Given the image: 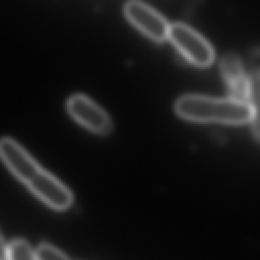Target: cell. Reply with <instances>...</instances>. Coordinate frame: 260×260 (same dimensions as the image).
<instances>
[{
  "mask_svg": "<svg viewBox=\"0 0 260 260\" xmlns=\"http://www.w3.org/2000/svg\"><path fill=\"white\" fill-rule=\"evenodd\" d=\"M1 156L10 172L50 207L64 210L72 203L70 190L45 171L15 140L5 137L0 144Z\"/></svg>",
  "mask_w": 260,
  "mask_h": 260,
  "instance_id": "1",
  "label": "cell"
},
{
  "mask_svg": "<svg viewBox=\"0 0 260 260\" xmlns=\"http://www.w3.org/2000/svg\"><path fill=\"white\" fill-rule=\"evenodd\" d=\"M175 110L181 118L199 123L240 125L251 122L252 119L250 104L232 98L215 99L188 94L177 101Z\"/></svg>",
  "mask_w": 260,
  "mask_h": 260,
  "instance_id": "2",
  "label": "cell"
},
{
  "mask_svg": "<svg viewBox=\"0 0 260 260\" xmlns=\"http://www.w3.org/2000/svg\"><path fill=\"white\" fill-rule=\"evenodd\" d=\"M169 39L178 51L193 65L209 66L214 59V52L210 44L197 31L183 23L170 25Z\"/></svg>",
  "mask_w": 260,
  "mask_h": 260,
  "instance_id": "3",
  "label": "cell"
},
{
  "mask_svg": "<svg viewBox=\"0 0 260 260\" xmlns=\"http://www.w3.org/2000/svg\"><path fill=\"white\" fill-rule=\"evenodd\" d=\"M124 14L136 28L151 40L164 42L169 38V23L147 4L138 0H130L124 6Z\"/></svg>",
  "mask_w": 260,
  "mask_h": 260,
  "instance_id": "4",
  "label": "cell"
},
{
  "mask_svg": "<svg viewBox=\"0 0 260 260\" xmlns=\"http://www.w3.org/2000/svg\"><path fill=\"white\" fill-rule=\"evenodd\" d=\"M67 111L74 120L94 133L107 134L112 130V121L108 114L83 94L69 98Z\"/></svg>",
  "mask_w": 260,
  "mask_h": 260,
  "instance_id": "5",
  "label": "cell"
},
{
  "mask_svg": "<svg viewBox=\"0 0 260 260\" xmlns=\"http://www.w3.org/2000/svg\"><path fill=\"white\" fill-rule=\"evenodd\" d=\"M220 71L232 99L249 103L250 76L235 54H226L220 61Z\"/></svg>",
  "mask_w": 260,
  "mask_h": 260,
  "instance_id": "6",
  "label": "cell"
},
{
  "mask_svg": "<svg viewBox=\"0 0 260 260\" xmlns=\"http://www.w3.org/2000/svg\"><path fill=\"white\" fill-rule=\"evenodd\" d=\"M249 104L252 110V131L260 141V69L254 70L250 75Z\"/></svg>",
  "mask_w": 260,
  "mask_h": 260,
  "instance_id": "7",
  "label": "cell"
},
{
  "mask_svg": "<svg viewBox=\"0 0 260 260\" xmlns=\"http://www.w3.org/2000/svg\"><path fill=\"white\" fill-rule=\"evenodd\" d=\"M7 259H36V251H32L30 246L23 240H15L10 245H7Z\"/></svg>",
  "mask_w": 260,
  "mask_h": 260,
  "instance_id": "8",
  "label": "cell"
},
{
  "mask_svg": "<svg viewBox=\"0 0 260 260\" xmlns=\"http://www.w3.org/2000/svg\"><path fill=\"white\" fill-rule=\"evenodd\" d=\"M68 257L61 252L60 250L56 249L55 247L51 246V245H41L37 250H36V259H67Z\"/></svg>",
  "mask_w": 260,
  "mask_h": 260,
  "instance_id": "9",
  "label": "cell"
}]
</instances>
